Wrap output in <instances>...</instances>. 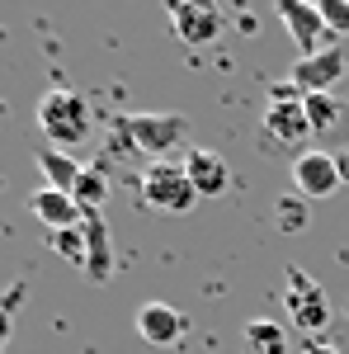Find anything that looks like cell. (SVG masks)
<instances>
[{
    "mask_svg": "<svg viewBox=\"0 0 349 354\" xmlns=\"http://www.w3.org/2000/svg\"><path fill=\"white\" fill-rule=\"evenodd\" d=\"M260 137H265V142H260L265 151H293V156H302V142H307V137H317L312 133V118H307V104H302V90H297L293 81L269 90Z\"/></svg>",
    "mask_w": 349,
    "mask_h": 354,
    "instance_id": "cell-1",
    "label": "cell"
},
{
    "mask_svg": "<svg viewBox=\"0 0 349 354\" xmlns=\"http://www.w3.org/2000/svg\"><path fill=\"white\" fill-rule=\"evenodd\" d=\"M38 133L48 137V147L71 151L90 137V104L76 90H48L38 100Z\"/></svg>",
    "mask_w": 349,
    "mask_h": 354,
    "instance_id": "cell-2",
    "label": "cell"
},
{
    "mask_svg": "<svg viewBox=\"0 0 349 354\" xmlns=\"http://www.w3.org/2000/svg\"><path fill=\"white\" fill-rule=\"evenodd\" d=\"M118 128L128 133L133 151L151 156V161H161V156H170V151L189 137V118H185V113H123Z\"/></svg>",
    "mask_w": 349,
    "mask_h": 354,
    "instance_id": "cell-3",
    "label": "cell"
},
{
    "mask_svg": "<svg viewBox=\"0 0 349 354\" xmlns=\"http://www.w3.org/2000/svg\"><path fill=\"white\" fill-rule=\"evenodd\" d=\"M142 203L156 213H189L198 203V189L185 175V165L175 161H151L142 170Z\"/></svg>",
    "mask_w": 349,
    "mask_h": 354,
    "instance_id": "cell-4",
    "label": "cell"
},
{
    "mask_svg": "<svg viewBox=\"0 0 349 354\" xmlns=\"http://www.w3.org/2000/svg\"><path fill=\"white\" fill-rule=\"evenodd\" d=\"M283 307H288V322L297 330H326V322H330V298L302 265L283 270Z\"/></svg>",
    "mask_w": 349,
    "mask_h": 354,
    "instance_id": "cell-5",
    "label": "cell"
},
{
    "mask_svg": "<svg viewBox=\"0 0 349 354\" xmlns=\"http://www.w3.org/2000/svg\"><path fill=\"white\" fill-rule=\"evenodd\" d=\"M340 185H345V175H340V161L330 151L307 147L302 156H293V194H302V198H330Z\"/></svg>",
    "mask_w": 349,
    "mask_h": 354,
    "instance_id": "cell-6",
    "label": "cell"
},
{
    "mask_svg": "<svg viewBox=\"0 0 349 354\" xmlns=\"http://www.w3.org/2000/svg\"><path fill=\"white\" fill-rule=\"evenodd\" d=\"M170 24H175V38L189 43V48H203L222 33V10L213 0H170Z\"/></svg>",
    "mask_w": 349,
    "mask_h": 354,
    "instance_id": "cell-7",
    "label": "cell"
},
{
    "mask_svg": "<svg viewBox=\"0 0 349 354\" xmlns=\"http://www.w3.org/2000/svg\"><path fill=\"white\" fill-rule=\"evenodd\" d=\"M274 10H279V19H283V28H288V38L297 43V53L312 57L326 48V19L321 10H317V0H274Z\"/></svg>",
    "mask_w": 349,
    "mask_h": 354,
    "instance_id": "cell-8",
    "label": "cell"
},
{
    "mask_svg": "<svg viewBox=\"0 0 349 354\" xmlns=\"http://www.w3.org/2000/svg\"><path fill=\"white\" fill-rule=\"evenodd\" d=\"M349 71V57L340 48H321L312 57H297L293 66V85L302 95H330V85H340Z\"/></svg>",
    "mask_w": 349,
    "mask_h": 354,
    "instance_id": "cell-9",
    "label": "cell"
},
{
    "mask_svg": "<svg viewBox=\"0 0 349 354\" xmlns=\"http://www.w3.org/2000/svg\"><path fill=\"white\" fill-rule=\"evenodd\" d=\"M28 213L43 222L48 232H62V227H81V218H85V208L76 203V194L53 189V185L33 189V198H28Z\"/></svg>",
    "mask_w": 349,
    "mask_h": 354,
    "instance_id": "cell-10",
    "label": "cell"
},
{
    "mask_svg": "<svg viewBox=\"0 0 349 354\" xmlns=\"http://www.w3.org/2000/svg\"><path fill=\"white\" fill-rule=\"evenodd\" d=\"M185 330H189V322L170 302H147V307L137 312V335H142L147 345H180Z\"/></svg>",
    "mask_w": 349,
    "mask_h": 354,
    "instance_id": "cell-11",
    "label": "cell"
},
{
    "mask_svg": "<svg viewBox=\"0 0 349 354\" xmlns=\"http://www.w3.org/2000/svg\"><path fill=\"white\" fill-rule=\"evenodd\" d=\"M185 175L194 180V189H198V198H217V194H227V185H232V165L222 161L217 151H203V147H194L185 161Z\"/></svg>",
    "mask_w": 349,
    "mask_h": 354,
    "instance_id": "cell-12",
    "label": "cell"
},
{
    "mask_svg": "<svg viewBox=\"0 0 349 354\" xmlns=\"http://www.w3.org/2000/svg\"><path fill=\"white\" fill-rule=\"evenodd\" d=\"M81 227H85V274L104 283L109 274H113V241H109V222L100 218L95 208H85Z\"/></svg>",
    "mask_w": 349,
    "mask_h": 354,
    "instance_id": "cell-13",
    "label": "cell"
},
{
    "mask_svg": "<svg viewBox=\"0 0 349 354\" xmlns=\"http://www.w3.org/2000/svg\"><path fill=\"white\" fill-rule=\"evenodd\" d=\"M33 161H38V170L48 175V185L53 189H66V194H76V185H81V175H85V165L71 156V151H57V147H38L33 151Z\"/></svg>",
    "mask_w": 349,
    "mask_h": 354,
    "instance_id": "cell-14",
    "label": "cell"
},
{
    "mask_svg": "<svg viewBox=\"0 0 349 354\" xmlns=\"http://www.w3.org/2000/svg\"><path fill=\"white\" fill-rule=\"evenodd\" d=\"M245 350L250 354H288V330L269 317H255L245 322Z\"/></svg>",
    "mask_w": 349,
    "mask_h": 354,
    "instance_id": "cell-15",
    "label": "cell"
},
{
    "mask_svg": "<svg viewBox=\"0 0 349 354\" xmlns=\"http://www.w3.org/2000/svg\"><path fill=\"white\" fill-rule=\"evenodd\" d=\"M312 198H302V194H283L279 203H274V213H279V232L283 236H297V232H307V222H312V208H307Z\"/></svg>",
    "mask_w": 349,
    "mask_h": 354,
    "instance_id": "cell-16",
    "label": "cell"
},
{
    "mask_svg": "<svg viewBox=\"0 0 349 354\" xmlns=\"http://www.w3.org/2000/svg\"><path fill=\"white\" fill-rule=\"evenodd\" d=\"M109 189H113V185H109V175H104V170H100V165H85L81 185H76V203H81V208H95V213H100V208H104V198H109Z\"/></svg>",
    "mask_w": 349,
    "mask_h": 354,
    "instance_id": "cell-17",
    "label": "cell"
},
{
    "mask_svg": "<svg viewBox=\"0 0 349 354\" xmlns=\"http://www.w3.org/2000/svg\"><path fill=\"white\" fill-rule=\"evenodd\" d=\"M307 104V118H312V133H330L340 123V100L335 95H302Z\"/></svg>",
    "mask_w": 349,
    "mask_h": 354,
    "instance_id": "cell-18",
    "label": "cell"
},
{
    "mask_svg": "<svg viewBox=\"0 0 349 354\" xmlns=\"http://www.w3.org/2000/svg\"><path fill=\"white\" fill-rule=\"evenodd\" d=\"M53 250L66 265L85 270V227H62V232H53Z\"/></svg>",
    "mask_w": 349,
    "mask_h": 354,
    "instance_id": "cell-19",
    "label": "cell"
},
{
    "mask_svg": "<svg viewBox=\"0 0 349 354\" xmlns=\"http://www.w3.org/2000/svg\"><path fill=\"white\" fill-rule=\"evenodd\" d=\"M317 10H321L330 33H345L349 38V0H317Z\"/></svg>",
    "mask_w": 349,
    "mask_h": 354,
    "instance_id": "cell-20",
    "label": "cell"
},
{
    "mask_svg": "<svg viewBox=\"0 0 349 354\" xmlns=\"http://www.w3.org/2000/svg\"><path fill=\"white\" fill-rule=\"evenodd\" d=\"M302 354H340V350H335V345H326V340H307Z\"/></svg>",
    "mask_w": 349,
    "mask_h": 354,
    "instance_id": "cell-21",
    "label": "cell"
},
{
    "mask_svg": "<svg viewBox=\"0 0 349 354\" xmlns=\"http://www.w3.org/2000/svg\"><path fill=\"white\" fill-rule=\"evenodd\" d=\"M19 293H24V283H10V293H5V312H15V307H19Z\"/></svg>",
    "mask_w": 349,
    "mask_h": 354,
    "instance_id": "cell-22",
    "label": "cell"
},
{
    "mask_svg": "<svg viewBox=\"0 0 349 354\" xmlns=\"http://www.w3.org/2000/svg\"><path fill=\"white\" fill-rule=\"evenodd\" d=\"M335 161H340V175H345V185H349V147L340 151V156H335Z\"/></svg>",
    "mask_w": 349,
    "mask_h": 354,
    "instance_id": "cell-23",
    "label": "cell"
}]
</instances>
